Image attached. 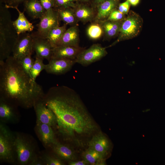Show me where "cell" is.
<instances>
[{
	"mask_svg": "<svg viewBox=\"0 0 165 165\" xmlns=\"http://www.w3.org/2000/svg\"><path fill=\"white\" fill-rule=\"evenodd\" d=\"M42 100L56 115L57 129L63 140L80 143L91 135L97 127L77 93L64 85L50 88Z\"/></svg>",
	"mask_w": 165,
	"mask_h": 165,
	"instance_id": "6da1fadb",
	"label": "cell"
},
{
	"mask_svg": "<svg viewBox=\"0 0 165 165\" xmlns=\"http://www.w3.org/2000/svg\"><path fill=\"white\" fill-rule=\"evenodd\" d=\"M45 93L13 56L0 61V97L25 109L33 107Z\"/></svg>",
	"mask_w": 165,
	"mask_h": 165,
	"instance_id": "7a4b0ae2",
	"label": "cell"
},
{
	"mask_svg": "<svg viewBox=\"0 0 165 165\" xmlns=\"http://www.w3.org/2000/svg\"><path fill=\"white\" fill-rule=\"evenodd\" d=\"M8 9L0 3V61H4L10 56L18 36Z\"/></svg>",
	"mask_w": 165,
	"mask_h": 165,
	"instance_id": "3957f363",
	"label": "cell"
},
{
	"mask_svg": "<svg viewBox=\"0 0 165 165\" xmlns=\"http://www.w3.org/2000/svg\"><path fill=\"white\" fill-rule=\"evenodd\" d=\"M14 133L16 164L29 165L33 158L40 152L37 144L30 135L18 132Z\"/></svg>",
	"mask_w": 165,
	"mask_h": 165,
	"instance_id": "277c9868",
	"label": "cell"
},
{
	"mask_svg": "<svg viewBox=\"0 0 165 165\" xmlns=\"http://www.w3.org/2000/svg\"><path fill=\"white\" fill-rule=\"evenodd\" d=\"M143 23V20L141 16L135 12L130 10L122 21L117 39L106 48L137 37L142 30Z\"/></svg>",
	"mask_w": 165,
	"mask_h": 165,
	"instance_id": "5b68a950",
	"label": "cell"
},
{
	"mask_svg": "<svg viewBox=\"0 0 165 165\" xmlns=\"http://www.w3.org/2000/svg\"><path fill=\"white\" fill-rule=\"evenodd\" d=\"M0 162L16 165L14 132L6 124L0 122Z\"/></svg>",
	"mask_w": 165,
	"mask_h": 165,
	"instance_id": "8992f818",
	"label": "cell"
},
{
	"mask_svg": "<svg viewBox=\"0 0 165 165\" xmlns=\"http://www.w3.org/2000/svg\"><path fill=\"white\" fill-rule=\"evenodd\" d=\"M106 48L100 44H94L82 51L75 59V62L83 66H87L105 57L108 53Z\"/></svg>",
	"mask_w": 165,
	"mask_h": 165,
	"instance_id": "52a82bcc",
	"label": "cell"
},
{
	"mask_svg": "<svg viewBox=\"0 0 165 165\" xmlns=\"http://www.w3.org/2000/svg\"><path fill=\"white\" fill-rule=\"evenodd\" d=\"M28 32L19 35L14 45L13 56L17 60L29 55L33 50L34 35Z\"/></svg>",
	"mask_w": 165,
	"mask_h": 165,
	"instance_id": "ba28073f",
	"label": "cell"
},
{
	"mask_svg": "<svg viewBox=\"0 0 165 165\" xmlns=\"http://www.w3.org/2000/svg\"><path fill=\"white\" fill-rule=\"evenodd\" d=\"M60 21L57 10L53 8L46 11L37 24V30L35 34L46 38L49 32L53 28L59 26Z\"/></svg>",
	"mask_w": 165,
	"mask_h": 165,
	"instance_id": "9c48e42d",
	"label": "cell"
},
{
	"mask_svg": "<svg viewBox=\"0 0 165 165\" xmlns=\"http://www.w3.org/2000/svg\"><path fill=\"white\" fill-rule=\"evenodd\" d=\"M17 106L0 97V121L5 124H16L20 119Z\"/></svg>",
	"mask_w": 165,
	"mask_h": 165,
	"instance_id": "30bf717a",
	"label": "cell"
},
{
	"mask_svg": "<svg viewBox=\"0 0 165 165\" xmlns=\"http://www.w3.org/2000/svg\"><path fill=\"white\" fill-rule=\"evenodd\" d=\"M42 98L36 101L33 106L36 115V123L46 124L52 127L54 130L57 129V122L56 115L45 105Z\"/></svg>",
	"mask_w": 165,
	"mask_h": 165,
	"instance_id": "8fae6325",
	"label": "cell"
},
{
	"mask_svg": "<svg viewBox=\"0 0 165 165\" xmlns=\"http://www.w3.org/2000/svg\"><path fill=\"white\" fill-rule=\"evenodd\" d=\"M34 130L45 149L50 148L59 141L56 137L55 130L48 125L36 123Z\"/></svg>",
	"mask_w": 165,
	"mask_h": 165,
	"instance_id": "7c38bea8",
	"label": "cell"
},
{
	"mask_svg": "<svg viewBox=\"0 0 165 165\" xmlns=\"http://www.w3.org/2000/svg\"><path fill=\"white\" fill-rule=\"evenodd\" d=\"M48 61L44 70L48 73L56 75L66 73L76 63L75 60L65 58L51 59Z\"/></svg>",
	"mask_w": 165,
	"mask_h": 165,
	"instance_id": "4fadbf2b",
	"label": "cell"
},
{
	"mask_svg": "<svg viewBox=\"0 0 165 165\" xmlns=\"http://www.w3.org/2000/svg\"><path fill=\"white\" fill-rule=\"evenodd\" d=\"M34 35L33 50L36 56L49 61L51 58L53 47L46 38Z\"/></svg>",
	"mask_w": 165,
	"mask_h": 165,
	"instance_id": "5bb4252c",
	"label": "cell"
},
{
	"mask_svg": "<svg viewBox=\"0 0 165 165\" xmlns=\"http://www.w3.org/2000/svg\"><path fill=\"white\" fill-rule=\"evenodd\" d=\"M88 147L105 158L110 151V144L107 138L101 131H100L93 136L88 142Z\"/></svg>",
	"mask_w": 165,
	"mask_h": 165,
	"instance_id": "9a60e30c",
	"label": "cell"
},
{
	"mask_svg": "<svg viewBox=\"0 0 165 165\" xmlns=\"http://www.w3.org/2000/svg\"><path fill=\"white\" fill-rule=\"evenodd\" d=\"M85 49L79 46H57L53 48L51 59L65 58L75 60L81 52Z\"/></svg>",
	"mask_w": 165,
	"mask_h": 165,
	"instance_id": "2e32d148",
	"label": "cell"
},
{
	"mask_svg": "<svg viewBox=\"0 0 165 165\" xmlns=\"http://www.w3.org/2000/svg\"><path fill=\"white\" fill-rule=\"evenodd\" d=\"M120 0H106L96 8V15L94 21H99L107 19L111 12L118 8Z\"/></svg>",
	"mask_w": 165,
	"mask_h": 165,
	"instance_id": "e0dca14e",
	"label": "cell"
},
{
	"mask_svg": "<svg viewBox=\"0 0 165 165\" xmlns=\"http://www.w3.org/2000/svg\"><path fill=\"white\" fill-rule=\"evenodd\" d=\"M78 2L76 6L73 8L78 21L83 23L93 21L96 15V9L91 6L79 3Z\"/></svg>",
	"mask_w": 165,
	"mask_h": 165,
	"instance_id": "ac0fdd59",
	"label": "cell"
},
{
	"mask_svg": "<svg viewBox=\"0 0 165 165\" xmlns=\"http://www.w3.org/2000/svg\"><path fill=\"white\" fill-rule=\"evenodd\" d=\"M55 154L64 161L75 160L76 156L74 149L68 144L59 141L50 148Z\"/></svg>",
	"mask_w": 165,
	"mask_h": 165,
	"instance_id": "d6986e66",
	"label": "cell"
},
{
	"mask_svg": "<svg viewBox=\"0 0 165 165\" xmlns=\"http://www.w3.org/2000/svg\"><path fill=\"white\" fill-rule=\"evenodd\" d=\"M79 31L78 25L71 26L67 29L58 42L57 46H79Z\"/></svg>",
	"mask_w": 165,
	"mask_h": 165,
	"instance_id": "ffe728a7",
	"label": "cell"
},
{
	"mask_svg": "<svg viewBox=\"0 0 165 165\" xmlns=\"http://www.w3.org/2000/svg\"><path fill=\"white\" fill-rule=\"evenodd\" d=\"M123 20L115 21L106 19L99 21L103 28L104 40H109L118 36Z\"/></svg>",
	"mask_w": 165,
	"mask_h": 165,
	"instance_id": "44dd1931",
	"label": "cell"
},
{
	"mask_svg": "<svg viewBox=\"0 0 165 165\" xmlns=\"http://www.w3.org/2000/svg\"><path fill=\"white\" fill-rule=\"evenodd\" d=\"M10 8L16 9L18 13L17 19L13 21V26L18 35L32 31L34 29V26L25 17L24 12H21L18 8V7H11Z\"/></svg>",
	"mask_w": 165,
	"mask_h": 165,
	"instance_id": "7402d4cb",
	"label": "cell"
},
{
	"mask_svg": "<svg viewBox=\"0 0 165 165\" xmlns=\"http://www.w3.org/2000/svg\"><path fill=\"white\" fill-rule=\"evenodd\" d=\"M24 10L33 19H40L46 10L39 0H27L23 3Z\"/></svg>",
	"mask_w": 165,
	"mask_h": 165,
	"instance_id": "603a6c76",
	"label": "cell"
},
{
	"mask_svg": "<svg viewBox=\"0 0 165 165\" xmlns=\"http://www.w3.org/2000/svg\"><path fill=\"white\" fill-rule=\"evenodd\" d=\"M58 13L60 21L71 26L78 25V22L76 17L74 10L71 7L54 8Z\"/></svg>",
	"mask_w": 165,
	"mask_h": 165,
	"instance_id": "cb8c5ba5",
	"label": "cell"
},
{
	"mask_svg": "<svg viewBox=\"0 0 165 165\" xmlns=\"http://www.w3.org/2000/svg\"><path fill=\"white\" fill-rule=\"evenodd\" d=\"M67 24H64L61 26H59L51 29L49 32L46 38L53 47L57 46V44L67 29Z\"/></svg>",
	"mask_w": 165,
	"mask_h": 165,
	"instance_id": "d4e9b609",
	"label": "cell"
},
{
	"mask_svg": "<svg viewBox=\"0 0 165 165\" xmlns=\"http://www.w3.org/2000/svg\"><path fill=\"white\" fill-rule=\"evenodd\" d=\"M40 154L45 165H64L65 161L62 160L49 149L40 152Z\"/></svg>",
	"mask_w": 165,
	"mask_h": 165,
	"instance_id": "484cf974",
	"label": "cell"
},
{
	"mask_svg": "<svg viewBox=\"0 0 165 165\" xmlns=\"http://www.w3.org/2000/svg\"><path fill=\"white\" fill-rule=\"evenodd\" d=\"M82 157L89 165H97L100 160L105 158L94 149L90 148L82 153Z\"/></svg>",
	"mask_w": 165,
	"mask_h": 165,
	"instance_id": "4316f807",
	"label": "cell"
},
{
	"mask_svg": "<svg viewBox=\"0 0 165 165\" xmlns=\"http://www.w3.org/2000/svg\"><path fill=\"white\" fill-rule=\"evenodd\" d=\"M86 34L92 40L99 39L103 35L102 26L99 21H93L87 27Z\"/></svg>",
	"mask_w": 165,
	"mask_h": 165,
	"instance_id": "83f0119b",
	"label": "cell"
},
{
	"mask_svg": "<svg viewBox=\"0 0 165 165\" xmlns=\"http://www.w3.org/2000/svg\"><path fill=\"white\" fill-rule=\"evenodd\" d=\"M43 60L36 56L31 71V78L34 81H35L37 77L41 72L45 69L46 64L43 63Z\"/></svg>",
	"mask_w": 165,
	"mask_h": 165,
	"instance_id": "f1b7e54d",
	"label": "cell"
},
{
	"mask_svg": "<svg viewBox=\"0 0 165 165\" xmlns=\"http://www.w3.org/2000/svg\"><path fill=\"white\" fill-rule=\"evenodd\" d=\"M31 55H28L19 60H17L24 71L31 78V71L35 61V60L32 58Z\"/></svg>",
	"mask_w": 165,
	"mask_h": 165,
	"instance_id": "f546056e",
	"label": "cell"
},
{
	"mask_svg": "<svg viewBox=\"0 0 165 165\" xmlns=\"http://www.w3.org/2000/svg\"><path fill=\"white\" fill-rule=\"evenodd\" d=\"M54 8L71 7L74 8L76 6L78 0H54Z\"/></svg>",
	"mask_w": 165,
	"mask_h": 165,
	"instance_id": "4dcf8cb0",
	"label": "cell"
},
{
	"mask_svg": "<svg viewBox=\"0 0 165 165\" xmlns=\"http://www.w3.org/2000/svg\"><path fill=\"white\" fill-rule=\"evenodd\" d=\"M126 15L120 12L117 9L111 12L107 19L115 21H121L125 17Z\"/></svg>",
	"mask_w": 165,
	"mask_h": 165,
	"instance_id": "1f68e13d",
	"label": "cell"
},
{
	"mask_svg": "<svg viewBox=\"0 0 165 165\" xmlns=\"http://www.w3.org/2000/svg\"><path fill=\"white\" fill-rule=\"evenodd\" d=\"M130 4L128 0L125 2L119 3L118 7V10L122 13L127 15L129 12Z\"/></svg>",
	"mask_w": 165,
	"mask_h": 165,
	"instance_id": "d6a6232c",
	"label": "cell"
},
{
	"mask_svg": "<svg viewBox=\"0 0 165 165\" xmlns=\"http://www.w3.org/2000/svg\"><path fill=\"white\" fill-rule=\"evenodd\" d=\"M42 7L46 10L53 8L55 6L54 0H39Z\"/></svg>",
	"mask_w": 165,
	"mask_h": 165,
	"instance_id": "836d02e7",
	"label": "cell"
},
{
	"mask_svg": "<svg viewBox=\"0 0 165 165\" xmlns=\"http://www.w3.org/2000/svg\"><path fill=\"white\" fill-rule=\"evenodd\" d=\"M27 0H8L5 6L7 8L11 7H18L19 4L23 3Z\"/></svg>",
	"mask_w": 165,
	"mask_h": 165,
	"instance_id": "e575fe53",
	"label": "cell"
},
{
	"mask_svg": "<svg viewBox=\"0 0 165 165\" xmlns=\"http://www.w3.org/2000/svg\"><path fill=\"white\" fill-rule=\"evenodd\" d=\"M29 165H45L40 152L33 158Z\"/></svg>",
	"mask_w": 165,
	"mask_h": 165,
	"instance_id": "d590c367",
	"label": "cell"
},
{
	"mask_svg": "<svg viewBox=\"0 0 165 165\" xmlns=\"http://www.w3.org/2000/svg\"><path fill=\"white\" fill-rule=\"evenodd\" d=\"M69 165H88L89 164L84 160H82L75 161H72L68 162Z\"/></svg>",
	"mask_w": 165,
	"mask_h": 165,
	"instance_id": "8d00e7d4",
	"label": "cell"
},
{
	"mask_svg": "<svg viewBox=\"0 0 165 165\" xmlns=\"http://www.w3.org/2000/svg\"><path fill=\"white\" fill-rule=\"evenodd\" d=\"M106 0H93L91 1V6L96 9L97 7L101 3Z\"/></svg>",
	"mask_w": 165,
	"mask_h": 165,
	"instance_id": "74e56055",
	"label": "cell"
},
{
	"mask_svg": "<svg viewBox=\"0 0 165 165\" xmlns=\"http://www.w3.org/2000/svg\"><path fill=\"white\" fill-rule=\"evenodd\" d=\"M130 5L133 6L138 5L140 2V0H128Z\"/></svg>",
	"mask_w": 165,
	"mask_h": 165,
	"instance_id": "f35d334b",
	"label": "cell"
},
{
	"mask_svg": "<svg viewBox=\"0 0 165 165\" xmlns=\"http://www.w3.org/2000/svg\"><path fill=\"white\" fill-rule=\"evenodd\" d=\"M78 1L82 2H87L90 1H92L93 0H78Z\"/></svg>",
	"mask_w": 165,
	"mask_h": 165,
	"instance_id": "ab89813d",
	"label": "cell"
},
{
	"mask_svg": "<svg viewBox=\"0 0 165 165\" xmlns=\"http://www.w3.org/2000/svg\"><path fill=\"white\" fill-rule=\"evenodd\" d=\"M8 0H0V3H4L5 4H6Z\"/></svg>",
	"mask_w": 165,
	"mask_h": 165,
	"instance_id": "60d3db41",
	"label": "cell"
}]
</instances>
